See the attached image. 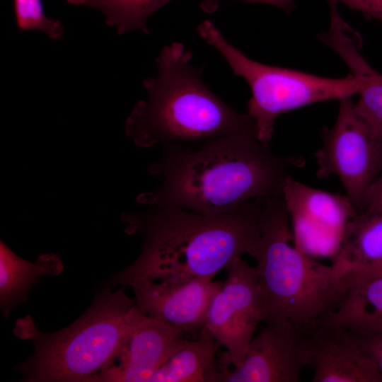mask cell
Instances as JSON below:
<instances>
[{"label": "cell", "instance_id": "obj_23", "mask_svg": "<svg viewBox=\"0 0 382 382\" xmlns=\"http://www.w3.org/2000/svg\"><path fill=\"white\" fill-rule=\"evenodd\" d=\"M221 0H202L201 9L208 13L215 12ZM250 3H257L279 7L286 12H290L295 8V0H243Z\"/></svg>", "mask_w": 382, "mask_h": 382}, {"label": "cell", "instance_id": "obj_15", "mask_svg": "<svg viewBox=\"0 0 382 382\" xmlns=\"http://www.w3.org/2000/svg\"><path fill=\"white\" fill-rule=\"evenodd\" d=\"M382 262V210L357 214L348 224L331 265L339 284L345 277Z\"/></svg>", "mask_w": 382, "mask_h": 382}, {"label": "cell", "instance_id": "obj_3", "mask_svg": "<svg viewBox=\"0 0 382 382\" xmlns=\"http://www.w3.org/2000/svg\"><path fill=\"white\" fill-rule=\"evenodd\" d=\"M156 75L146 79V100L125 122L126 134L140 147L193 151L218 138L256 128L248 113L233 110L213 93L192 64V53L178 42L164 46Z\"/></svg>", "mask_w": 382, "mask_h": 382}, {"label": "cell", "instance_id": "obj_17", "mask_svg": "<svg viewBox=\"0 0 382 382\" xmlns=\"http://www.w3.org/2000/svg\"><path fill=\"white\" fill-rule=\"evenodd\" d=\"M62 269V265L55 255H41L33 263L19 257L1 242L0 299L5 316L16 303L27 300L28 290L40 277L59 274Z\"/></svg>", "mask_w": 382, "mask_h": 382}, {"label": "cell", "instance_id": "obj_11", "mask_svg": "<svg viewBox=\"0 0 382 382\" xmlns=\"http://www.w3.org/2000/svg\"><path fill=\"white\" fill-rule=\"evenodd\" d=\"M210 278L182 281L138 280L128 284L136 305L145 314L183 332H201L212 299L221 288Z\"/></svg>", "mask_w": 382, "mask_h": 382}, {"label": "cell", "instance_id": "obj_2", "mask_svg": "<svg viewBox=\"0 0 382 382\" xmlns=\"http://www.w3.org/2000/svg\"><path fill=\"white\" fill-rule=\"evenodd\" d=\"M266 199L250 200L218 216L170 206H149L145 212L124 215L126 231L143 238L141 253L111 284L213 279L244 254L256 260L261 243L259 219Z\"/></svg>", "mask_w": 382, "mask_h": 382}, {"label": "cell", "instance_id": "obj_21", "mask_svg": "<svg viewBox=\"0 0 382 382\" xmlns=\"http://www.w3.org/2000/svg\"><path fill=\"white\" fill-rule=\"evenodd\" d=\"M378 210H382V170L376 180L365 192L360 213Z\"/></svg>", "mask_w": 382, "mask_h": 382}, {"label": "cell", "instance_id": "obj_20", "mask_svg": "<svg viewBox=\"0 0 382 382\" xmlns=\"http://www.w3.org/2000/svg\"><path fill=\"white\" fill-rule=\"evenodd\" d=\"M16 21L21 31H40L50 39H59L63 33L62 23L46 16L42 0H13Z\"/></svg>", "mask_w": 382, "mask_h": 382}, {"label": "cell", "instance_id": "obj_18", "mask_svg": "<svg viewBox=\"0 0 382 382\" xmlns=\"http://www.w3.org/2000/svg\"><path fill=\"white\" fill-rule=\"evenodd\" d=\"M173 0H67L102 13L105 22L115 28L118 35L140 30L149 34L146 21L156 11Z\"/></svg>", "mask_w": 382, "mask_h": 382}, {"label": "cell", "instance_id": "obj_25", "mask_svg": "<svg viewBox=\"0 0 382 382\" xmlns=\"http://www.w3.org/2000/svg\"><path fill=\"white\" fill-rule=\"evenodd\" d=\"M376 274H382V262L364 268L358 272L352 274V275L350 274V276H364Z\"/></svg>", "mask_w": 382, "mask_h": 382}, {"label": "cell", "instance_id": "obj_8", "mask_svg": "<svg viewBox=\"0 0 382 382\" xmlns=\"http://www.w3.org/2000/svg\"><path fill=\"white\" fill-rule=\"evenodd\" d=\"M227 271L204 327L226 349L220 360L235 367L242 362L258 324L264 321L265 304L255 266L238 257Z\"/></svg>", "mask_w": 382, "mask_h": 382}, {"label": "cell", "instance_id": "obj_7", "mask_svg": "<svg viewBox=\"0 0 382 382\" xmlns=\"http://www.w3.org/2000/svg\"><path fill=\"white\" fill-rule=\"evenodd\" d=\"M322 137L316 175H337L359 214L365 192L382 170V139L357 112L351 97L340 100L336 122Z\"/></svg>", "mask_w": 382, "mask_h": 382}, {"label": "cell", "instance_id": "obj_5", "mask_svg": "<svg viewBox=\"0 0 382 382\" xmlns=\"http://www.w3.org/2000/svg\"><path fill=\"white\" fill-rule=\"evenodd\" d=\"M140 312L123 289L100 294L90 308L69 327L54 333L35 329L30 319L16 333L31 340L32 359L23 369L29 381H94L117 352Z\"/></svg>", "mask_w": 382, "mask_h": 382}, {"label": "cell", "instance_id": "obj_9", "mask_svg": "<svg viewBox=\"0 0 382 382\" xmlns=\"http://www.w3.org/2000/svg\"><path fill=\"white\" fill-rule=\"evenodd\" d=\"M283 197L295 246L309 256L334 259L348 224L358 214L349 198L308 187L290 175Z\"/></svg>", "mask_w": 382, "mask_h": 382}, {"label": "cell", "instance_id": "obj_4", "mask_svg": "<svg viewBox=\"0 0 382 382\" xmlns=\"http://www.w3.org/2000/svg\"><path fill=\"white\" fill-rule=\"evenodd\" d=\"M289 214L282 196L267 198L259 219L256 269L265 304L264 323H286L310 331L330 313L340 296L331 265L320 264L291 242Z\"/></svg>", "mask_w": 382, "mask_h": 382}, {"label": "cell", "instance_id": "obj_12", "mask_svg": "<svg viewBox=\"0 0 382 382\" xmlns=\"http://www.w3.org/2000/svg\"><path fill=\"white\" fill-rule=\"evenodd\" d=\"M183 333L140 310L117 352L94 381H149Z\"/></svg>", "mask_w": 382, "mask_h": 382}, {"label": "cell", "instance_id": "obj_16", "mask_svg": "<svg viewBox=\"0 0 382 382\" xmlns=\"http://www.w3.org/2000/svg\"><path fill=\"white\" fill-rule=\"evenodd\" d=\"M220 344L205 328L195 340L181 338L151 382H217L215 357Z\"/></svg>", "mask_w": 382, "mask_h": 382}, {"label": "cell", "instance_id": "obj_10", "mask_svg": "<svg viewBox=\"0 0 382 382\" xmlns=\"http://www.w3.org/2000/svg\"><path fill=\"white\" fill-rule=\"evenodd\" d=\"M309 332L286 323H266L238 366L230 369L219 360L217 382L299 381L310 363Z\"/></svg>", "mask_w": 382, "mask_h": 382}, {"label": "cell", "instance_id": "obj_24", "mask_svg": "<svg viewBox=\"0 0 382 382\" xmlns=\"http://www.w3.org/2000/svg\"><path fill=\"white\" fill-rule=\"evenodd\" d=\"M357 338L365 352L375 362L382 375V334Z\"/></svg>", "mask_w": 382, "mask_h": 382}, {"label": "cell", "instance_id": "obj_6", "mask_svg": "<svg viewBox=\"0 0 382 382\" xmlns=\"http://www.w3.org/2000/svg\"><path fill=\"white\" fill-rule=\"evenodd\" d=\"M197 30L224 57L233 74L248 84L251 96L247 113L254 120L262 142L272 139L280 115L320 102L352 98L367 81L365 75L329 78L255 61L230 44L209 20L199 24Z\"/></svg>", "mask_w": 382, "mask_h": 382}, {"label": "cell", "instance_id": "obj_1", "mask_svg": "<svg viewBox=\"0 0 382 382\" xmlns=\"http://www.w3.org/2000/svg\"><path fill=\"white\" fill-rule=\"evenodd\" d=\"M304 163L299 156H275L268 142L258 139L257 129H248L196 150L163 151L149 167L163 184L137 201L207 216L228 214L254 199L282 196L288 170Z\"/></svg>", "mask_w": 382, "mask_h": 382}, {"label": "cell", "instance_id": "obj_13", "mask_svg": "<svg viewBox=\"0 0 382 382\" xmlns=\"http://www.w3.org/2000/svg\"><path fill=\"white\" fill-rule=\"evenodd\" d=\"M308 341L313 382H382L376 364L354 335L317 326Z\"/></svg>", "mask_w": 382, "mask_h": 382}, {"label": "cell", "instance_id": "obj_22", "mask_svg": "<svg viewBox=\"0 0 382 382\" xmlns=\"http://www.w3.org/2000/svg\"><path fill=\"white\" fill-rule=\"evenodd\" d=\"M363 15L382 23V0H337Z\"/></svg>", "mask_w": 382, "mask_h": 382}, {"label": "cell", "instance_id": "obj_19", "mask_svg": "<svg viewBox=\"0 0 382 382\" xmlns=\"http://www.w3.org/2000/svg\"><path fill=\"white\" fill-rule=\"evenodd\" d=\"M359 74L366 75L367 81L358 94L356 110L382 139V74L368 62L357 69L356 74Z\"/></svg>", "mask_w": 382, "mask_h": 382}, {"label": "cell", "instance_id": "obj_14", "mask_svg": "<svg viewBox=\"0 0 382 382\" xmlns=\"http://www.w3.org/2000/svg\"><path fill=\"white\" fill-rule=\"evenodd\" d=\"M333 310L318 326L345 331L357 337L382 334V274L347 277Z\"/></svg>", "mask_w": 382, "mask_h": 382}]
</instances>
